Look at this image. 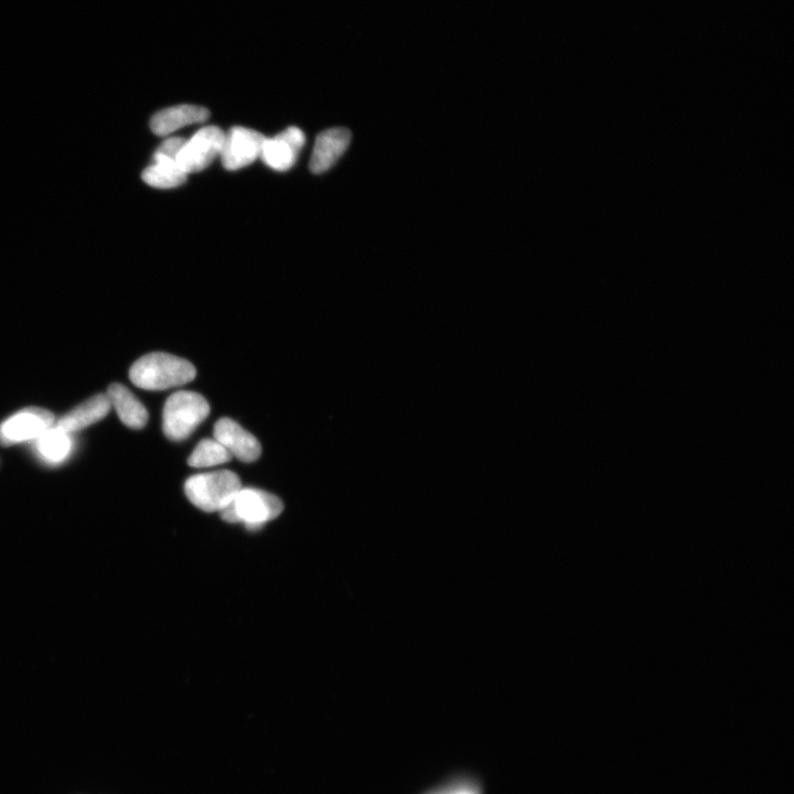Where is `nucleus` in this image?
Here are the masks:
<instances>
[{
  "label": "nucleus",
  "mask_w": 794,
  "mask_h": 794,
  "mask_svg": "<svg viewBox=\"0 0 794 794\" xmlns=\"http://www.w3.org/2000/svg\"><path fill=\"white\" fill-rule=\"evenodd\" d=\"M196 368L173 354L154 352L137 360L130 371V379L137 388L165 391L195 380Z\"/></svg>",
  "instance_id": "obj_1"
},
{
  "label": "nucleus",
  "mask_w": 794,
  "mask_h": 794,
  "mask_svg": "<svg viewBox=\"0 0 794 794\" xmlns=\"http://www.w3.org/2000/svg\"><path fill=\"white\" fill-rule=\"evenodd\" d=\"M241 489L239 476L230 470L192 476L185 485L189 501L205 512H221L229 506Z\"/></svg>",
  "instance_id": "obj_2"
},
{
  "label": "nucleus",
  "mask_w": 794,
  "mask_h": 794,
  "mask_svg": "<svg viewBox=\"0 0 794 794\" xmlns=\"http://www.w3.org/2000/svg\"><path fill=\"white\" fill-rule=\"evenodd\" d=\"M209 414L210 405L205 397L196 392H176L165 403L164 433L170 441H185Z\"/></svg>",
  "instance_id": "obj_3"
},
{
  "label": "nucleus",
  "mask_w": 794,
  "mask_h": 794,
  "mask_svg": "<svg viewBox=\"0 0 794 794\" xmlns=\"http://www.w3.org/2000/svg\"><path fill=\"white\" fill-rule=\"evenodd\" d=\"M284 510L282 500L272 493L254 488H242L221 517L229 523H242L250 530H259L267 522L280 517Z\"/></svg>",
  "instance_id": "obj_4"
},
{
  "label": "nucleus",
  "mask_w": 794,
  "mask_h": 794,
  "mask_svg": "<svg viewBox=\"0 0 794 794\" xmlns=\"http://www.w3.org/2000/svg\"><path fill=\"white\" fill-rule=\"evenodd\" d=\"M224 139L225 134L220 127L202 128L182 146L176 158L179 167L187 175L205 170L221 155Z\"/></svg>",
  "instance_id": "obj_5"
},
{
  "label": "nucleus",
  "mask_w": 794,
  "mask_h": 794,
  "mask_svg": "<svg viewBox=\"0 0 794 794\" xmlns=\"http://www.w3.org/2000/svg\"><path fill=\"white\" fill-rule=\"evenodd\" d=\"M55 423V415L51 412L40 407H28L0 424V446L32 443Z\"/></svg>",
  "instance_id": "obj_6"
},
{
  "label": "nucleus",
  "mask_w": 794,
  "mask_h": 794,
  "mask_svg": "<svg viewBox=\"0 0 794 794\" xmlns=\"http://www.w3.org/2000/svg\"><path fill=\"white\" fill-rule=\"evenodd\" d=\"M266 137L250 128L235 126L225 134L221 153L222 164L227 170H239L250 166L261 157Z\"/></svg>",
  "instance_id": "obj_7"
},
{
  "label": "nucleus",
  "mask_w": 794,
  "mask_h": 794,
  "mask_svg": "<svg viewBox=\"0 0 794 794\" xmlns=\"http://www.w3.org/2000/svg\"><path fill=\"white\" fill-rule=\"evenodd\" d=\"M305 142L306 137L302 130L294 126L288 127L274 138L265 139L261 158L268 167L276 171H287L295 165Z\"/></svg>",
  "instance_id": "obj_8"
},
{
  "label": "nucleus",
  "mask_w": 794,
  "mask_h": 794,
  "mask_svg": "<svg viewBox=\"0 0 794 794\" xmlns=\"http://www.w3.org/2000/svg\"><path fill=\"white\" fill-rule=\"evenodd\" d=\"M213 436L232 457L243 463H253L262 454L259 441L231 418H221L214 426Z\"/></svg>",
  "instance_id": "obj_9"
},
{
  "label": "nucleus",
  "mask_w": 794,
  "mask_h": 794,
  "mask_svg": "<svg viewBox=\"0 0 794 794\" xmlns=\"http://www.w3.org/2000/svg\"><path fill=\"white\" fill-rule=\"evenodd\" d=\"M351 142V132L347 128L337 127L320 133L317 136L313 156L310 160L311 173H326L346 153Z\"/></svg>",
  "instance_id": "obj_10"
},
{
  "label": "nucleus",
  "mask_w": 794,
  "mask_h": 794,
  "mask_svg": "<svg viewBox=\"0 0 794 794\" xmlns=\"http://www.w3.org/2000/svg\"><path fill=\"white\" fill-rule=\"evenodd\" d=\"M111 409L112 406L106 394L96 395L75 407L70 413L59 418L55 426L68 434L77 433L102 421L103 418L109 415Z\"/></svg>",
  "instance_id": "obj_11"
},
{
  "label": "nucleus",
  "mask_w": 794,
  "mask_h": 794,
  "mask_svg": "<svg viewBox=\"0 0 794 794\" xmlns=\"http://www.w3.org/2000/svg\"><path fill=\"white\" fill-rule=\"evenodd\" d=\"M210 112L206 107L197 105H179L156 113L150 128L157 136H168L180 128L195 123L208 121Z\"/></svg>",
  "instance_id": "obj_12"
},
{
  "label": "nucleus",
  "mask_w": 794,
  "mask_h": 794,
  "mask_svg": "<svg viewBox=\"0 0 794 794\" xmlns=\"http://www.w3.org/2000/svg\"><path fill=\"white\" fill-rule=\"evenodd\" d=\"M111 406L124 425L133 429H141L148 422V412L137 397L126 386L114 383L107 390Z\"/></svg>",
  "instance_id": "obj_13"
},
{
  "label": "nucleus",
  "mask_w": 794,
  "mask_h": 794,
  "mask_svg": "<svg viewBox=\"0 0 794 794\" xmlns=\"http://www.w3.org/2000/svg\"><path fill=\"white\" fill-rule=\"evenodd\" d=\"M34 444L38 456L50 465H59L67 460L72 450L71 434L53 425L42 433Z\"/></svg>",
  "instance_id": "obj_14"
},
{
  "label": "nucleus",
  "mask_w": 794,
  "mask_h": 794,
  "mask_svg": "<svg viewBox=\"0 0 794 794\" xmlns=\"http://www.w3.org/2000/svg\"><path fill=\"white\" fill-rule=\"evenodd\" d=\"M155 164L144 170L143 180L150 187L171 189L185 184L187 174L182 170L176 159L155 153Z\"/></svg>",
  "instance_id": "obj_15"
},
{
  "label": "nucleus",
  "mask_w": 794,
  "mask_h": 794,
  "mask_svg": "<svg viewBox=\"0 0 794 794\" xmlns=\"http://www.w3.org/2000/svg\"><path fill=\"white\" fill-rule=\"evenodd\" d=\"M232 455L216 439H203L193 450L188 465L193 468H209L229 463Z\"/></svg>",
  "instance_id": "obj_16"
},
{
  "label": "nucleus",
  "mask_w": 794,
  "mask_h": 794,
  "mask_svg": "<svg viewBox=\"0 0 794 794\" xmlns=\"http://www.w3.org/2000/svg\"><path fill=\"white\" fill-rule=\"evenodd\" d=\"M186 143V139L181 137H173L167 139L160 147L157 149L158 154L164 155L171 159H176L182 146Z\"/></svg>",
  "instance_id": "obj_17"
},
{
  "label": "nucleus",
  "mask_w": 794,
  "mask_h": 794,
  "mask_svg": "<svg viewBox=\"0 0 794 794\" xmlns=\"http://www.w3.org/2000/svg\"><path fill=\"white\" fill-rule=\"evenodd\" d=\"M433 794H480L477 786L470 782H458L456 785L439 790Z\"/></svg>",
  "instance_id": "obj_18"
}]
</instances>
